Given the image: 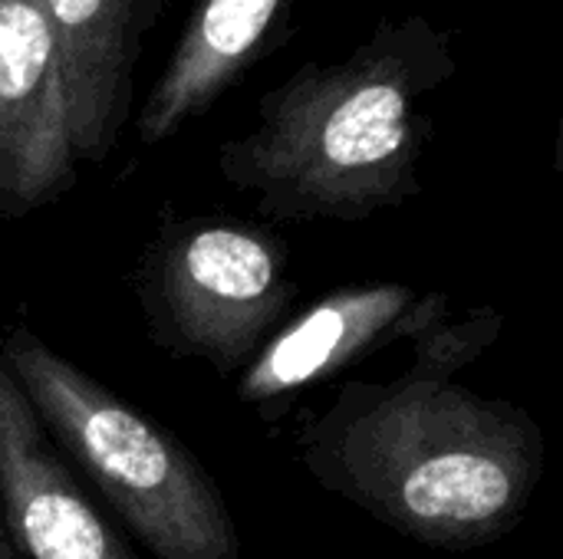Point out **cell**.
<instances>
[{"instance_id": "1", "label": "cell", "mask_w": 563, "mask_h": 559, "mask_svg": "<svg viewBox=\"0 0 563 559\" xmlns=\"http://www.w3.org/2000/svg\"><path fill=\"white\" fill-rule=\"evenodd\" d=\"M294 451L327 494L452 554L508 537L548 471L544 428L528 409L412 366L343 382L303 418Z\"/></svg>"}, {"instance_id": "2", "label": "cell", "mask_w": 563, "mask_h": 559, "mask_svg": "<svg viewBox=\"0 0 563 559\" xmlns=\"http://www.w3.org/2000/svg\"><path fill=\"white\" fill-rule=\"evenodd\" d=\"M426 16L383 23L346 59L307 63L264 92L257 125L221 145V178L264 221H366L419 194L429 102L455 76Z\"/></svg>"}, {"instance_id": "3", "label": "cell", "mask_w": 563, "mask_h": 559, "mask_svg": "<svg viewBox=\"0 0 563 559\" xmlns=\"http://www.w3.org/2000/svg\"><path fill=\"white\" fill-rule=\"evenodd\" d=\"M3 362L56 451L155 559H244L221 488L155 418L73 366L26 323L0 333Z\"/></svg>"}, {"instance_id": "4", "label": "cell", "mask_w": 563, "mask_h": 559, "mask_svg": "<svg viewBox=\"0 0 563 559\" xmlns=\"http://www.w3.org/2000/svg\"><path fill=\"white\" fill-rule=\"evenodd\" d=\"M148 339L175 356L241 376L290 320L297 283L264 224L238 217L162 221L135 267Z\"/></svg>"}, {"instance_id": "5", "label": "cell", "mask_w": 563, "mask_h": 559, "mask_svg": "<svg viewBox=\"0 0 563 559\" xmlns=\"http://www.w3.org/2000/svg\"><path fill=\"white\" fill-rule=\"evenodd\" d=\"M452 313L445 293L409 283L340 287L290 316L238 376V402L261 422L287 415L300 392L356 369L389 346H412Z\"/></svg>"}, {"instance_id": "6", "label": "cell", "mask_w": 563, "mask_h": 559, "mask_svg": "<svg viewBox=\"0 0 563 559\" xmlns=\"http://www.w3.org/2000/svg\"><path fill=\"white\" fill-rule=\"evenodd\" d=\"M73 105L43 0H0V217L59 201L79 178Z\"/></svg>"}, {"instance_id": "7", "label": "cell", "mask_w": 563, "mask_h": 559, "mask_svg": "<svg viewBox=\"0 0 563 559\" xmlns=\"http://www.w3.org/2000/svg\"><path fill=\"white\" fill-rule=\"evenodd\" d=\"M0 521L26 559H135L56 451L0 353Z\"/></svg>"}, {"instance_id": "8", "label": "cell", "mask_w": 563, "mask_h": 559, "mask_svg": "<svg viewBox=\"0 0 563 559\" xmlns=\"http://www.w3.org/2000/svg\"><path fill=\"white\" fill-rule=\"evenodd\" d=\"M294 0H198L175 56L152 86L142 115V145L172 138L205 115L257 59Z\"/></svg>"}, {"instance_id": "9", "label": "cell", "mask_w": 563, "mask_h": 559, "mask_svg": "<svg viewBox=\"0 0 563 559\" xmlns=\"http://www.w3.org/2000/svg\"><path fill=\"white\" fill-rule=\"evenodd\" d=\"M63 66L76 152L99 165L115 148L132 105L135 0H43Z\"/></svg>"}, {"instance_id": "10", "label": "cell", "mask_w": 563, "mask_h": 559, "mask_svg": "<svg viewBox=\"0 0 563 559\" xmlns=\"http://www.w3.org/2000/svg\"><path fill=\"white\" fill-rule=\"evenodd\" d=\"M501 329L505 316L495 306H472L462 313L452 310L439 326L412 343V369L455 379L498 343Z\"/></svg>"}, {"instance_id": "11", "label": "cell", "mask_w": 563, "mask_h": 559, "mask_svg": "<svg viewBox=\"0 0 563 559\" xmlns=\"http://www.w3.org/2000/svg\"><path fill=\"white\" fill-rule=\"evenodd\" d=\"M0 559H23L16 554V547H13V540H10V534H7V527H3V521H0Z\"/></svg>"}]
</instances>
